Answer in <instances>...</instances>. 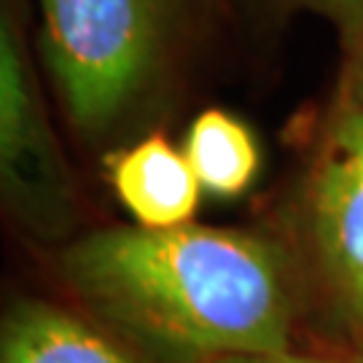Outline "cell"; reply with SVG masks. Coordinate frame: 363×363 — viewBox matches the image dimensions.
I'll list each match as a JSON object with an SVG mask.
<instances>
[{
    "instance_id": "1",
    "label": "cell",
    "mask_w": 363,
    "mask_h": 363,
    "mask_svg": "<svg viewBox=\"0 0 363 363\" xmlns=\"http://www.w3.org/2000/svg\"><path fill=\"white\" fill-rule=\"evenodd\" d=\"M60 269L94 320L154 363L291 350V274L256 234L111 226L70 242Z\"/></svg>"
},
{
    "instance_id": "2",
    "label": "cell",
    "mask_w": 363,
    "mask_h": 363,
    "mask_svg": "<svg viewBox=\"0 0 363 363\" xmlns=\"http://www.w3.org/2000/svg\"><path fill=\"white\" fill-rule=\"evenodd\" d=\"M194 0H40L43 54L70 124L105 138L167 67Z\"/></svg>"
},
{
    "instance_id": "3",
    "label": "cell",
    "mask_w": 363,
    "mask_h": 363,
    "mask_svg": "<svg viewBox=\"0 0 363 363\" xmlns=\"http://www.w3.org/2000/svg\"><path fill=\"white\" fill-rule=\"evenodd\" d=\"M301 216L320 291L363 345V67L347 65L312 156Z\"/></svg>"
},
{
    "instance_id": "4",
    "label": "cell",
    "mask_w": 363,
    "mask_h": 363,
    "mask_svg": "<svg viewBox=\"0 0 363 363\" xmlns=\"http://www.w3.org/2000/svg\"><path fill=\"white\" fill-rule=\"evenodd\" d=\"M0 175L16 218L38 237H60L76 216V189L54 138L22 27L0 22Z\"/></svg>"
},
{
    "instance_id": "5",
    "label": "cell",
    "mask_w": 363,
    "mask_h": 363,
    "mask_svg": "<svg viewBox=\"0 0 363 363\" xmlns=\"http://www.w3.org/2000/svg\"><path fill=\"white\" fill-rule=\"evenodd\" d=\"M108 178L121 208L143 229H178L191 223L202 186L181 148L151 135L108 159Z\"/></svg>"
},
{
    "instance_id": "6",
    "label": "cell",
    "mask_w": 363,
    "mask_h": 363,
    "mask_svg": "<svg viewBox=\"0 0 363 363\" xmlns=\"http://www.w3.org/2000/svg\"><path fill=\"white\" fill-rule=\"evenodd\" d=\"M0 363H154L113 331L49 301H22L3 320Z\"/></svg>"
},
{
    "instance_id": "7",
    "label": "cell",
    "mask_w": 363,
    "mask_h": 363,
    "mask_svg": "<svg viewBox=\"0 0 363 363\" xmlns=\"http://www.w3.org/2000/svg\"><path fill=\"white\" fill-rule=\"evenodd\" d=\"M183 154L194 169L202 191L240 196L250 189L261 167L259 143L237 116L210 108L191 121Z\"/></svg>"
},
{
    "instance_id": "8",
    "label": "cell",
    "mask_w": 363,
    "mask_h": 363,
    "mask_svg": "<svg viewBox=\"0 0 363 363\" xmlns=\"http://www.w3.org/2000/svg\"><path fill=\"white\" fill-rule=\"evenodd\" d=\"M337 27L347 57L363 54V0H294Z\"/></svg>"
},
{
    "instance_id": "9",
    "label": "cell",
    "mask_w": 363,
    "mask_h": 363,
    "mask_svg": "<svg viewBox=\"0 0 363 363\" xmlns=\"http://www.w3.org/2000/svg\"><path fill=\"white\" fill-rule=\"evenodd\" d=\"M213 363H347L345 358H323V355H301L294 350L277 352H245V355H226Z\"/></svg>"
},
{
    "instance_id": "10",
    "label": "cell",
    "mask_w": 363,
    "mask_h": 363,
    "mask_svg": "<svg viewBox=\"0 0 363 363\" xmlns=\"http://www.w3.org/2000/svg\"><path fill=\"white\" fill-rule=\"evenodd\" d=\"M345 361L347 363H363V347H358V350L350 352V355H345Z\"/></svg>"
},
{
    "instance_id": "11",
    "label": "cell",
    "mask_w": 363,
    "mask_h": 363,
    "mask_svg": "<svg viewBox=\"0 0 363 363\" xmlns=\"http://www.w3.org/2000/svg\"><path fill=\"white\" fill-rule=\"evenodd\" d=\"M347 65L363 67V54H358V57H347Z\"/></svg>"
}]
</instances>
